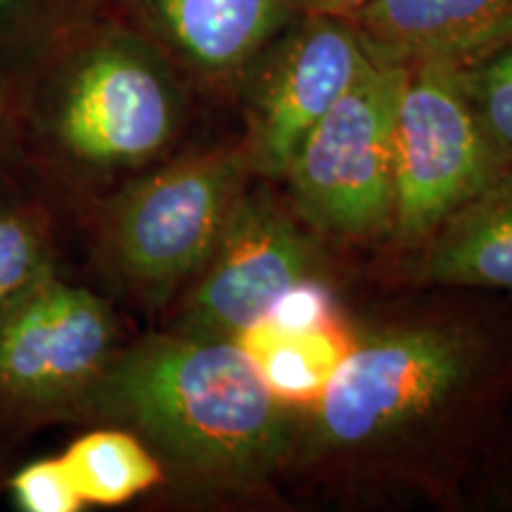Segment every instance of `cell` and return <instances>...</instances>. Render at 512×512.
Returning <instances> with one entry per match:
<instances>
[{
    "label": "cell",
    "instance_id": "obj_7",
    "mask_svg": "<svg viewBox=\"0 0 512 512\" xmlns=\"http://www.w3.org/2000/svg\"><path fill=\"white\" fill-rule=\"evenodd\" d=\"M117 342L105 299L55 271L43 275L0 309V413L31 422L74 418Z\"/></svg>",
    "mask_w": 512,
    "mask_h": 512
},
{
    "label": "cell",
    "instance_id": "obj_14",
    "mask_svg": "<svg viewBox=\"0 0 512 512\" xmlns=\"http://www.w3.org/2000/svg\"><path fill=\"white\" fill-rule=\"evenodd\" d=\"M60 458L86 505H121L164 484L155 453L121 427L83 434Z\"/></svg>",
    "mask_w": 512,
    "mask_h": 512
},
{
    "label": "cell",
    "instance_id": "obj_13",
    "mask_svg": "<svg viewBox=\"0 0 512 512\" xmlns=\"http://www.w3.org/2000/svg\"><path fill=\"white\" fill-rule=\"evenodd\" d=\"M349 342L337 325L287 332L268 323L254 325L238 339L271 394L299 411L320 399Z\"/></svg>",
    "mask_w": 512,
    "mask_h": 512
},
{
    "label": "cell",
    "instance_id": "obj_3",
    "mask_svg": "<svg viewBox=\"0 0 512 512\" xmlns=\"http://www.w3.org/2000/svg\"><path fill=\"white\" fill-rule=\"evenodd\" d=\"M512 394V313L394 320L351 339L302 418L294 458L384 456L441 418L486 420Z\"/></svg>",
    "mask_w": 512,
    "mask_h": 512
},
{
    "label": "cell",
    "instance_id": "obj_12",
    "mask_svg": "<svg viewBox=\"0 0 512 512\" xmlns=\"http://www.w3.org/2000/svg\"><path fill=\"white\" fill-rule=\"evenodd\" d=\"M420 249L425 283L512 294V169L460 204Z\"/></svg>",
    "mask_w": 512,
    "mask_h": 512
},
{
    "label": "cell",
    "instance_id": "obj_6",
    "mask_svg": "<svg viewBox=\"0 0 512 512\" xmlns=\"http://www.w3.org/2000/svg\"><path fill=\"white\" fill-rule=\"evenodd\" d=\"M508 169L479 128L460 72L406 67L394 117V221L403 247H420L448 216Z\"/></svg>",
    "mask_w": 512,
    "mask_h": 512
},
{
    "label": "cell",
    "instance_id": "obj_15",
    "mask_svg": "<svg viewBox=\"0 0 512 512\" xmlns=\"http://www.w3.org/2000/svg\"><path fill=\"white\" fill-rule=\"evenodd\" d=\"M55 271V211L48 197L0 202V309Z\"/></svg>",
    "mask_w": 512,
    "mask_h": 512
},
{
    "label": "cell",
    "instance_id": "obj_21",
    "mask_svg": "<svg viewBox=\"0 0 512 512\" xmlns=\"http://www.w3.org/2000/svg\"><path fill=\"white\" fill-rule=\"evenodd\" d=\"M304 12H318V15H335V17H349L370 0H297Z\"/></svg>",
    "mask_w": 512,
    "mask_h": 512
},
{
    "label": "cell",
    "instance_id": "obj_11",
    "mask_svg": "<svg viewBox=\"0 0 512 512\" xmlns=\"http://www.w3.org/2000/svg\"><path fill=\"white\" fill-rule=\"evenodd\" d=\"M370 60L467 69L512 43V0H370L344 17Z\"/></svg>",
    "mask_w": 512,
    "mask_h": 512
},
{
    "label": "cell",
    "instance_id": "obj_2",
    "mask_svg": "<svg viewBox=\"0 0 512 512\" xmlns=\"http://www.w3.org/2000/svg\"><path fill=\"white\" fill-rule=\"evenodd\" d=\"M185 86L124 19L76 22L31 91H8L34 188L91 207L169 159L185 128Z\"/></svg>",
    "mask_w": 512,
    "mask_h": 512
},
{
    "label": "cell",
    "instance_id": "obj_22",
    "mask_svg": "<svg viewBox=\"0 0 512 512\" xmlns=\"http://www.w3.org/2000/svg\"><path fill=\"white\" fill-rule=\"evenodd\" d=\"M27 5V0H0V19L15 15L17 10H22Z\"/></svg>",
    "mask_w": 512,
    "mask_h": 512
},
{
    "label": "cell",
    "instance_id": "obj_17",
    "mask_svg": "<svg viewBox=\"0 0 512 512\" xmlns=\"http://www.w3.org/2000/svg\"><path fill=\"white\" fill-rule=\"evenodd\" d=\"M17 508L24 512H79L83 503L62 458H41L10 479Z\"/></svg>",
    "mask_w": 512,
    "mask_h": 512
},
{
    "label": "cell",
    "instance_id": "obj_16",
    "mask_svg": "<svg viewBox=\"0 0 512 512\" xmlns=\"http://www.w3.org/2000/svg\"><path fill=\"white\" fill-rule=\"evenodd\" d=\"M458 72L479 128L498 159L512 169V43Z\"/></svg>",
    "mask_w": 512,
    "mask_h": 512
},
{
    "label": "cell",
    "instance_id": "obj_10",
    "mask_svg": "<svg viewBox=\"0 0 512 512\" xmlns=\"http://www.w3.org/2000/svg\"><path fill=\"white\" fill-rule=\"evenodd\" d=\"M121 19L162 50L185 83L233 95L304 15L297 0H117Z\"/></svg>",
    "mask_w": 512,
    "mask_h": 512
},
{
    "label": "cell",
    "instance_id": "obj_19",
    "mask_svg": "<svg viewBox=\"0 0 512 512\" xmlns=\"http://www.w3.org/2000/svg\"><path fill=\"white\" fill-rule=\"evenodd\" d=\"M36 192L38 190L34 188V181H31L22 145H19L8 88L0 86V202L36 195Z\"/></svg>",
    "mask_w": 512,
    "mask_h": 512
},
{
    "label": "cell",
    "instance_id": "obj_4",
    "mask_svg": "<svg viewBox=\"0 0 512 512\" xmlns=\"http://www.w3.org/2000/svg\"><path fill=\"white\" fill-rule=\"evenodd\" d=\"M245 145L171 155L91 204L95 256L150 311L202 271L252 178Z\"/></svg>",
    "mask_w": 512,
    "mask_h": 512
},
{
    "label": "cell",
    "instance_id": "obj_20",
    "mask_svg": "<svg viewBox=\"0 0 512 512\" xmlns=\"http://www.w3.org/2000/svg\"><path fill=\"white\" fill-rule=\"evenodd\" d=\"M501 446L496 453V486H498V501L508 503L512 508V422L508 434L501 439Z\"/></svg>",
    "mask_w": 512,
    "mask_h": 512
},
{
    "label": "cell",
    "instance_id": "obj_8",
    "mask_svg": "<svg viewBox=\"0 0 512 512\" xmlns=\"http://www.w3.org/2000/svg\"><path fill=\"white\" fill-rule=\"evenodd\" d=\"M290 202L249 185L202 271L176 304L171 330L238 339L294 283L316 278L320 247Z\"/></svg>",
    "mask_w": 512,
    "mask_h": 512
},
{
    "label": "cell",
    "instance_id": "obj_9",
    "mask_svg": "<svg viewBox=\"0 0 512 512\" xmlns=\"http://www.w3.org/2000/svg\"><path fill=\"white\" fill-rule=\"evenodd\" d=\"M366 62V50L344 17L304 12L273 41L238 91L252 174L283 181L297 147Z\"/></svg>",
    "mask_w": 512,
    "mask_h": 512
},
{
    "label": "cell",
    "instance_id": "obj_18",
    "mask_svg": "<svg viewBox=\"0 0 512 512\" xmlns=\"http://www.w3.org/2000/svg\"><path fill=\"white\" fill-rule=\"evenodd\" d=\"M335 316V297L320 275H316V278L299 280L280 294L261 323L287 332H309L337 325Z\"/></svg>",
    "mask_w": 512,
    "mask_h": 512
},
{
    "label": "cell",
    "instance_id": "obj_5",
    "mask_svg": "<svg viewBox=\"0 0 512 512\" xmlns=\"http://www.w3.org/2000/svg\"><path fill=\"white\" fill-rule=\"evenodd\" d=\"M406 67L370 60L287 166L292 209L316 235L373 240L392 233L394 117Z\"/></svg>",
    "mask_w": 512,
    "mask_h": 512
},
{
    "label": "cell",
    "instance_id": "obj_1",
    "mask_svg": "<svg viewBox=\"0 0 512 512\" xmlns=\"http://www.w3.org/2000/svg\"><path fill=\"white\" fill-rule=\"evenodd\" d=\"M74 418L133 432L188 494L254 489L290 465L302 413L271 394L233 339L150 332L119 347Z\"/></svg>",
    "mask_w": 512,
    "mask_h": 512
}]
</instances>
